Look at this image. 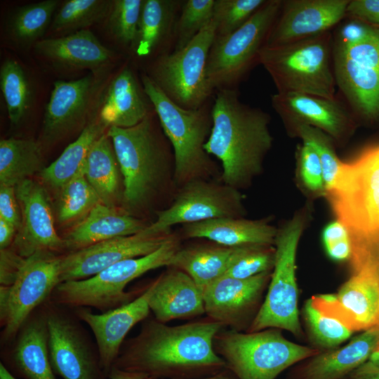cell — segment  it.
Instances as JSON below:
<instances>
[{"instance_id": "obj_55", "label": "cell", "mask_w": 379, "mask_h": 379, "mask_svg": "<svg viewBox=\"0 0 379 379\" xmlns=\"http://www.w3.org/2000/svg\"><path fill=\"white\" fill-rule=\"evenodd\" d=\"M0 379H18L0 362Z\"/></svg>"}, {"instance_id": "obj_36", "label": "cell", "mask_w": 379, "mask_h": 379, "mask_svg": "<svg viewBox=\"0 0 379 379\" xmlns=\"http://www.w3.org/2000/svg\"><path fill=\"white\" fill-rule=\"evenodd\" d=\"M0 88L8 117L13 126L27 116L33 99L30 81L22 67L14 59H6L0 67Z\"/></svg>"}, {"instance_id": "obj_47", "label": "cell", "mask_w": 379, "mask_h": 379, "mask_svg": "<svg viewBox=\"0 0 379 379\" xmlns=\"http://www.w3.org/2000/svg\"><path fill=\"white\" fill-rule=\"evenodd\" d=\"M322 241L328 257L338 262L349 260L351 244L348 232L338 220L328 223L322 232Z\"/></svg>"}, {"instance_id": "obj_26", "label": "cell", "mask_w": 379, "mask_h": 379, "mask_svg": "<svg viewBox=\"0 0 379 379\" xmlns=\"http://www.w3.org/2000/svg\"><path fill=\"white\" fill-rule=\"evenodd\" d=\"M154 280L149 300L154 319L161 323L205 314L202 290L185 272L172 267Z\"/></svg>"}, {"instance_id": "obj_30", "label": "cell", "mask_w": 379, "mask_h": 379, "mask_svg": "<svg viewBox=\"0 0 379 379\" xmlns=\"http://www.w3.org/2000/svg\"><path fill=\"white\" fill-rule=\"evenodd\" d=\"M142 93L133 72L124 68L109 85L99 119L108 128L138 124L150 112Z\"/></svg>"}, {"instance_id": "obj_17", "label": "cell", "mask_w": 379, "mask_h": 379, "mask_svg": "<svg viewBox=\"0 0 379 379\" xmlns=\"http://www.w3.org/2000/svg\"><path fill=\"white\" fill-rule=\"evenodd\" d=\"M271 274L268 272L244 279L220 277L203 290L205 314L224 327L247 331Z\"/></svg>"}, {"instance_id": "obj_14", "label": "cell", "mask_w": 379, "mask_h": 379, "mask_svg": "<svg viewBox=\"0 0 379 379\" xmlns=\"http://www.w3.org/2000/svg\"><path fill=\"white\" fill-rule=\"evenodd\" d=\"M242 195L220 179L193 180L178 188L171 203L155 213V220L140 233L146 237L168 234L175 225H185L245 215Z\"/></svg>"}, {"instance_id": "obj_54", "label": "cell", "mask_w": 379, "mask_h": 379, "mask_svg": "<svg viewBox=\"0 0 379 379\" xmlns=\"http://www.w3.org/2000/svg\"><path fill=\"white\" fill-rule=\"evenodd\" d=\"M201 379H238L229 369L227 368L220 372Z\"/></svg>"}, {"instance_id": "obj_6", "label": "cell", "mask_w": 379, "mask_h": 379, "mask_svg": "<svg viewBox=\"0 0 379 379\" xmlns=\"http://www.w3.org/2000/svg\"><path fill=\"white\" fill-rule=\"evenodd\" d=\"M143 91L153 106L173 149L178 188L197 179H220L221 171L204 146L212 128L208 103L185 109L173 102L147 74L141 76Z\"/></svg>"}, {"instance_id": "obj_3", "label": "cell", "mask_w": 379, "mask_h": 379, "mask_svg": "<svg viewBox=\"0 0 379 379\" xmlns=\"http://www.w3.org/2000/svg\"><path fill=\"white\" fill-rule=\"evenodd\" d=\"M212 128L204 148L221 163L220 180L238 190L262 171L272 147L270 114L242 102L236 89L218 90L211 107Z\"/></svg>"}, {"instance_id": "obj_20", "label": "cell", "mask_w": 379, "mask_h": 379, "mask_svg": "<svg viewBox=\"0 0 379 379\" xmlns=\"http://www.w3.org/2000/svg\"><path fill=\"white\" fill-rule=\"evenodd\" d=\"M349 1H282L265 46L285 45L331 31L346 18Z\"/></svg>"}, {"instance_id": "obj_5", "label": "cell", "mask_w": 379, "mask_h": 379, "mask_svg": "<svg viewBox=\"0 0 379 379\" xmlns=\"http://www.w3.org/2000/svg\"><path fill=\"white\" fill-rule=\"evenodd\" d=\"M332 34L337 88L358 124L379 126V27L345 18Z\"/></svg>"}, {"instance_id": "obj_21", "label": "cell", "mask_w": 379, "mask_h": 379, "mask_svg": "<svg viewBox=\"0 0 379 379\" xmlns=\"http://www.w3.org/2000/svg\"><path fill=\"white\" fill-rule=\"evenodd\" d=\"M314 307L352 332L379 326V278L352 274L333 294L310 298Z\"/></svg>"}, {"instance_id": "obj_44", "label": "cell", "mask_w": 379, "mask_h": 379, "mask_svg": "<svg viewBox=\"0 0 379 379\" xmlns=\"http://www.w3.org/2000/svg\"><path fill=\"white\" fill-rule=\"evenodd\" d=\"M266 0H215L216 36L229 34L245 24Z\"/></svg>"}, {"instance_id": "obj_53", "label": "cell", "mask_w": 379, "mask_h": 379, "mask_svg": "<svg viewBox=\"0 0 379 379\" xmlns=\"http://www.w3.org/2000/svg\"><path fill=\"white\" fill-rule=\"evenodd\" d=\"M109 379H157L147 374L124 371L112 366L108 373Z\"/></svg>"}, {"instance_id": "obj_16", "label": "cell", "mask_w": 379, "mask_h": 379, "mask_svg": "<svg viewBox=\"0 0 379 379\" xmlns=\"http://www.w3.org/2000/svg\"><path fill=\"white\" fill-rule=\"evenodd\" d=\"M272 106L291 132L300 124L319 128L334 142L343 143L359 124L347 105L336 98L328 99L299 93H276Z\"/></svg>"}, {"instance_id": "obj_23", "label": "cell", "mask_w": 379, "mask_h": 379, "mask_svg": "<svg viewBox=\"0 0 379 379\" xmlns=\"http://www.w3.org/2000/svg\"><path fill=\"white\" fill-rule=\"evenodd\" d=\"M46 303L27 317L1 352V363L18 379H56L48 352Z\"/></svg>"}, {"instance_id": "obj_49", "label": "cell", "mask_w": 379, "mask_h": 379, "mask_svg": "<svg viewBox=\"0 0 379 379\" xmlns=\"http://www.w3.org/2000/svg\"><path fill=\"white\" fill-rule=\"evenodd\" d=\"M0 218L13 225L17 230L21 224V212L15 187L0 185Z\"/></svg>"}, {"instance_id": "obj_15", "label": "cell", "mask_w": 379, "mask_h": 379, "mask_svg": "<svg viewBox=\"0 0 379 379\" xmlns=\"http://www.w3.org/2000/svg\"><path fill=\"white\" fill-rule=\"evenodd\" d=\"M48 346L55 375L62 379H107L99 351L73 310L46 303Z\"/></svg>"}, {"instance_id": "obj_42", "label": "cell", "mask_w": 379, "mask_h": 379, "mask_svg": "<svg viewBox=\"0 0 379 379\" xmlns=\"http://www.w3.org/2000/svg\"><path fill=\"white\" fill-rule=\"evenodd\" d=\"M215 0H187L173 31L174 51L184 48L213 17Z\"/></svg>"}, {"instance_id": "obj_33", "label": "cell", "mask_w": 379, "mask_h": 379, "mask_svg": "<svg viewBox=\"0 0 379 379\" xmlns=\"http://www.w3.org/2000/svg\"><path fill=\"white\" fill-rule=\"evenodd\" d=\"M119 171L112 140L105 133L91 147L84 164L85 176L101 203L115 207L120 192Z\"/></svg>"}, {"instance_id": "obj_7", "label": "cell", "mask_w": 379, "mask_h": 379, "mask_svg": "<svg viewBox=\"0 0 379 379\" xmlns=\"http://www.w3.org/2000/svg\"><path fill=\"white\" fill-rule=\"evenodd\" d=\"M333 34L327 32L277 46H264L259 63L270 75L277 93L336 98Z\"/></svg>"}, {"instance_id": "obj_43", "label": "cell", "mask_w": 379, "mask_h": 379, "mask_svg": "<svg viewBox=\"0 0 379 379\" xmlns=\"http://www.w3.org/2000/svg\"><path fill=\"white\" fill-rule=\"evenodd\" d=\"M310 145L317 154L323 170L326 192L332 187L342 161L333 145L334 140L321 130L305 124L295 126L291 131Z\"/></svg>"}, {"instance_id": "obj_13", "label": "cell", "mask_w": 379, "mask_h": 379, "mask_svg": "<svg viewBox=\"0 0 379 379\" xmlns=\"http://www.w3.org/2000/svg\"><path fill=\"white\" fill-rule=\"evenodd\" d=\"M62 255L39 251L25 259L14 282L0 286L1 343L8 345L27 317L60 283Z\"/></svg>"}, {"instance_id": "obj_39", "label": "cell", "mask_w": 379, "mask_h": 379, "mask_svg": "<svg viewBox=\"0 0 379 379\" xmlns=\"http://www.w3.org/2000/svg\"><path fill=\"white\" fill-rule=\"evenodd\" d=\"M99 202L98 194L85 176L84 165L80 171L60 190L58 220L65 223L79 219L86 215Z\"/></svg>"}, {"instance_id": "obj_46", "label": "cell", "mask_w": 379, "mask_h": 379, "mask_svg": "<svg viewBox=\"0 0 379 379\" xmlns=\"http://www.w3.org/2000/svg\"><path fill=\"white\" fill-rule=\"evenodd\" d=\"M298 166L303 186L314 194H326L323 170L312 147L302 142L298 149Z\"/></svg>"}, {"instance_id": "obj_41", "label": "cell", "mask_w": 379, "mask_h": 379, "mask_svg": "<svg viewBox=\"0 0 379 379\" xmlns=\"http://www.w3.org/2000/svg\"><path fill=\"white\" fill-rule=\"evenodd\" d=\"M275 248L273 246L248 245L234 247L224 276L248 279L273 269Z\"/></svg>"}, {"instance_id": "obj_34", "label": "cell", "mask_w": 379, "mask_h": 379, "mask_svg": "<svg viewBox=\"0 0 379 379\" xmlns=\"http://www.w3.org/2000/svg\"><path fill=\"white\" fill-rule=\"evenodd\" d=\"M106 128L99 118L91 121L79 137L42 170L40 175L43 181L51 187L60 190L83 168L91 147Z\"/></svg>"}, {"instance_id": "obj_40", "label": "cell", "mask_w": 379, "mask_h": 379, "mask_svg": "<svg viewBox=\"0 0 379 379\" xmlns=\"http://www.w3.org/2000/svg\"><path fill=\"white\" fill-rule=\"evenodd\" d=\"M303 317L312 343L326 350L336 348L353 333L338 320L322 313L310 299L305 303Z\"/></svg>"}, {"instance_id": "obj_11", "label": "cell", "mask_w": 379, "mask_h": 379, "mask_svg": "<svg viewBox=\"0 0 379 379\" xmlns=\"http://www.w3.org/2000/svg\"><path fill=\"white\" fill-rule=\"evenodd\" d=\"M305 219L298 213L279 230L274 242L273 272L265 298L246 332L266 328L284 329L302 335L298 307L296 253Z\"/></svg>"}, {"instance_id": "obj_12", "label": "cell", "mask_w": 379, "mask_h": 379, "mask_svg": "<svg viewBox=\"0 0 379 379\" xmlns=\"http://www.w3.org/2000/svg\"><path fill=\"white\" fill-rule=\"evenodd\" d=\"M215 36L213 18L184 48L161 55L150 67L149 77L182 108L204 106L213 92L206 79V67Z\"/></svg>"}, {"instance_id": "obj_48", "label": "cell", "mask_w": 379, "mask_h": 379, "mask_svg": "<svg viewBox=\"0 0 379 379\" xmlns=\"http://www.w3.org/2000/svg\"><path fill=\"white\" fill-rule=\"evenodd\" d=\"M346 18L379 27V0H350Z\"/></svg>"}, {"instance_id": "obj_10", "label": "cell", "mask_w": 379, "mask_h": 379, "mask_svg": "<svg viewBox=\"0 0 379 379\" xmlns=\"http://www.w3.org/2000/svg\"><path fill=\"white\" fill-rule=\"evenodd\" d=\"M282 0L265 3L241 27L216 36L210 48L206 67L213 91L235 89L252 67L259 63V53L279 16Z\"/></svg>"}, {"instance_id": "obj_2", "label": "cell", "mask_w": 379, "mask_h": 379, "mask_svg": "<svg viewBox=\"0 0 379 379\" xmlns=\"http://www.w3.org/2000/svg\"><path fill=\"white\" fill-rule=\"evenodd\" d=\"M325 196L348 232L352 274L379 277V145L342 161Z\"/></svg>"}, {"instance_id": "obj_35", "label": "cell", "mask_w": 379, "mask_h": 379, "mask_svg": "<svg viewBox=\"0 0 379 379\" xmlns=\"http://www.w3.org/2000/svg\"><path fill=\"white\" fill-rule=\"evenodd\" d=\"M40 145L31 139L0 141V185L15 187L45 168Z\"/></svg>"}, {"instance_id": "obj_18", "label": "cell", "mask_w": 379, "mask_h": 379, "mask_svg": "<svg viewBox=\"0 0 379 379\" xmlns=\"http://www.w3.org/2000/svg\"><path fill=\"white\" fill-rule=\"evenodd\" d=\"M21 224L11 248L28 258L39 251L60 252L66 243L57 233L48 194L41 185L29 179L15 186Z\"/></svg>"}, {"instance_id": "obj_37", "label": "cell", "mask_w": 379, "mask_h": 379, "mask_svg": "<svg viewBox=\"0 0 379 379\" xmlns=\"http://www.w3.org/2000/svg\"><path fill=\"white\" fill-rule=\"evenodd\" d=\"M58 5V0H45L18 8L8 24L11 37L22 46L34 45L51 25Z\"/></svg>"}, {"instance_id": "obj_50", "label": "cell", "mask_w": 379, "mask_h": 379, "mask_svg": "<svg viewBox=\"0 0 379 379\" xmlns=\"http://www.w3.org/2000/svg\"><path fill=\"white\" fill-rule=\"evenodd\" d=\"M25 259L11 247L0 250V286H7L14 282Z\"/></svg>"}, {"instance_id": "obj_29", "label": "cell", "mask_w": 379, "mask_h": 379, "mask_svg": "<svg viewBox=\"0 0 379 379\" xmlns=\"http://www.w3.org/2000/svg\"><path fill=\"white\" fill-rule=\"evenodd\" d=\"M34 46L36 53L53 64L70 69L98 68L112 55L86 29L62 37L40 39Z\"/></svg>"}, {"instance_id": "obj_4", "label": "cell", "mask_w": 379, "mask_h": 379, "mask_svg": "<svg viewBox=\"0 0 379 379\" xmlns=\"http://www.w3.org/2000/svg\"><path fill=\"white\" fill-rule=\"evenodd\" d=\"M107 133L122 175L126 206L143 208L161 194L173 201L178 190L175 157L159 121L155 123L149 112L133 126L109 127Z\"/></svg>"}, {"instance_id": "obj_9", "label": "cell", "mask_w": 379, "mask_h": 379, "mask_svg": "<svg viewBox=\"0 0 379 379\" xmlns=\"http://www.w3.org/2000/svg\"><path fill=\"white\" fill-rule=\"evenodd\" d=\"M213 345L238 379H275L286 368L320 352L287 340L281 329L274 328L246 333L222 329Z\"/></svg>"}, {"instance_id": "obj_51", "label": "cell", "mask_w": 379, "mask_h": 379, "mask_svg": "<svg viewBox=\"0 0 379 379\" xmlns=\"http://www.w3.org/2000/svg\"><path fill=\"white\" fill-rule=\"evenodd\" d=\"M345 379H379V365L368 360L351 372Z\"/></svg>"}, {"instance_id": "obj_8", "label": "cell", "mask_w": 379, "mask_h": 379, "mask_svg": "<svg viewBox=\"0 0 379 379\" xmlns=\"http://www.w3.org/2000/svg\"><path fill=\"white\" fill-rule=\"evenodd\" d=\"M181 246L180 234L172 233L155 251L141 257L126 259L85 279L60 283L50 300L70 309L93 307L105 312L135 299L133 292H126V286L145 273L168 267Z\"/></svg>"}, {"instance_id": "obj_31", "label": "cell", "mask_w": 379, "mask_h": 379, "mask_svg": "<svg viewBox=\"0 0 379 379\" xmlns=\"http://www.w3.org/2000/svg\"><path fill=\"white\" fill-rule=\"evenodd\" d=\"M209 241L181 245L168 266L187 274L202 291L225 275L234 248Z\"/></svg>"}, {"instance_id": "obj_24", "label": "cell", "mask_w": 379, "mask_h": 379, "mask_svg": "<svg viewBox=\"0 0 379 379\" xmlns=\"http://www.w3.org/2000/svg\"><path fill=\"white\" fill-rule=\"evenodd\" d=\"M92 74L53 84L42 125L43 139L54 142L85 122L94 88Z\"/></svg>"}, {"instance_id": "obj_19", "label": "cell", "mask_w": 379, "mask_h": 379, "mask_svg": "<svg viewBox=\"0 0 379 379\" xmlns=\"http://www.w3.org/2000/svg\"><path fill=\"white\" fill-rule=\"evenodd\" d=\"M168 234L146 237L140 233L105 240L62 255L60 283L90 278L121 260L157 250Z\"/></svg>"}, {"instance_id": "obj_22", "label": "cell", "mask_w": 379, "mask_h": 379, "mask_svg": "<svg viewBox=\"0 0 379 379\" xmlns=\"http://www.w3.org/2000/svg\"><path fill=\"white\" fill-rule=\"evenodd\" d=\"M154 284L152 281L132 301L105 312L95 314L89 307L72 309L78 319L93 331L101 367L107 377L128 333L135 324L148 318L149 300Z\"/></svg>"}, {"instance_id": "obj_1", "label": "cell", "mask_w": 379, "mask_h": 379, "mask_svg": "<svg viewBox=\"0 0 379 379\" xmlns=\"http://www.w3.org/2000/svg\"><path fill=\"white\" fill-rule=\"evenodd\" d=\"M224 326L208 318L178 326L145 319L124 342L112 366L157 379H201L225 369L213 340Z\"/></svg>"}, {"instance_id": "obj_45", "label": "cell", "mask_w": 379, "mask_h": 379, "mask_svg": "<svg viewBox=\"0 0 379 379\" xmlns=\"http://www.w3.org/2000/svg\"><path fill=\"white\" fill-rule=\"evenodd\" d=\"M143 0L113 1L108 27L120 43L133 47L136 39Z\"/></svg>"}, {"instance_id": "obj_25", "label": "cell", "mask_w": 379, "mask_h": 379, "mask_svg": "<svg viewBox=\"0 0 379 379\" xmlns=\"http://www.w3.org/2000/svg\"><path fill=\"white\" fill-rule=\"evenodd\" d=\"M379 345V326L363 331L347 345L305 359L291 371L289 379H345L369 360Z\"/></svg>"}, {"instance_id": "obj_27", "label": "cell", "mask_w": 379, "mask_h": 379, "mask_svg": "<svg viewBox=\"0 0 379 379\" xmlns=\"http://www.w3.org/2000/svg\"><path fill=\"white\" fill-rule=\"evenodd\" d=\"M277 229L267 220L244 217L211 219L182 225L181 238L206 239L227 247L274 246Z\"/></svg>"}, {"instance_id": "obj_52", "label": "cell", "mask_w": 379, "mask_h": 379, "mask_svg": "<svg viewBox=\"0 0 379 379\" xmlns=\"http://www.w3.org/2000/svg\"><path fill=\"white\" fill-rule=\"evenodd\" d=\"M16 230L13 225L0 218V250L11 247L16 235Z\"/></svg>"}, {"instance_id": "obj_56", "label": "cell", "mask_w": 379, "mask_h": 379, "mask_svg": "<svg viewBox=\"0 0 379 379\" xmlns=\"http://www.w3.org/2000/svg\"><path fill=\"white\" fill-rule=\"evenodd\" d=\"M369 361L371 362L379 365V345L375 348V350L371 354Z\"/></svg>"}, {"instance_id": "obj_32", "label": "cell", "mask_w": 379, "mask_h": 379, "mask_svg": "<svg viewBox=\"0 0 379 379\" xmlns=\"http://www.w3.org/2000/svg\"><path fill=\"white\" fill-rule=\"evenodd\" d=\"M180 1L143 0L135 41L132 47L140 58L154 53L174 31Z\"/></svg>"}, {"instance_id": "obj_28", "label": "cell", "mask_w": 379, "mask_h": 379, "mask_svg": "<svg viewBox=\"0 0 379 379\" xmlns=\"http://www.w3.org/2000/svg\"><path fill=\"white\" fill-rule=\"evenodd\" d=\"M147 225L132 215L99 202L64 239L69 252L119 237L136 234Z\"/></svg>"}, {"instance_id": "obj_38", "label": "cell", "mask_w": 379, "mask_h": 379, "mask_svg": "<svg viewBox=\"0 0 379 379\" xmlns=\"http://www.w3.org/2000/svg\"><path fill=\"white\" fill-rule=\"evenodd\" d=\"M113 1L68 0L58 8L51 28L61 32L69 29H85L108 17Z\"/></svg>"}]
</instances>
